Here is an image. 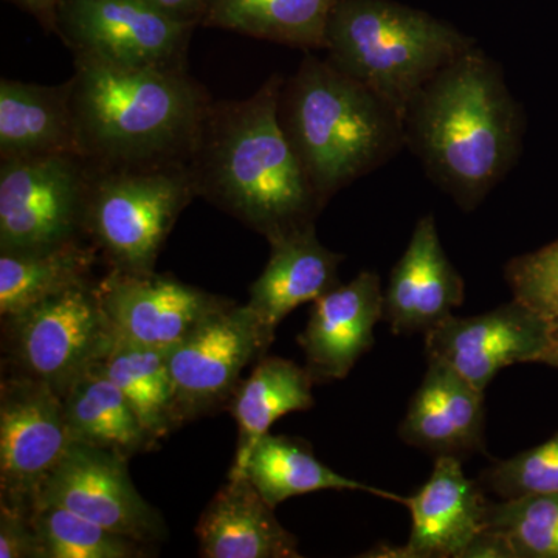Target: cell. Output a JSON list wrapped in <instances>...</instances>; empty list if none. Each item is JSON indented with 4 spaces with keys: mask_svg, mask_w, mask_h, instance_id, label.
<instances>
[{
    "mask_svg": "<svg viewBox=\"0 0 558 558\" xmlns=\"http://www.w3.org/2000/svg\"><path fill=\"white\" fill-rule=\"evenodd\" d=\"M284 76L271 75L244 100H213L186 161L204 197L267 242L311 226L319 201L278 119Z\"/></svg>",
    "mask_w": 558,
    "mask_h": 558,
    "instance_id": "6da1fadb",
    "label": "cell"
},
{
    "mask_svg": "<svg viewBox=\"0 0 558 558\" xmlns=\"http://www.w3.org/2000/svg\"><path fill=\"white\" fill-rule=\"evenodd\" d=\"M403 130L428 178L473 211L517 163L523 113L501 68L475 46L416 92Z\"/></svg>",
    "mask_w": 558,
    "mask_h": 558,
    "instance_id": "7a4b0ae2",
    "label": "cell"
},
{
    "mask_svg": "<svg viewBox=\"0 0 558 558\" xmlns=\"http://www.w3.org/2000/svg\"><path fill=\"white\" fill-rule=\"evenodd\" d=\"M70 106L81 156L94 167L186 163L209 102L189 69L73 57Z\"/></svg>",
    "mask_w": 558,
    "mask_h": 558,
    "instance_id": "3957f363",
    "label": "cell"
},
{
    "mask_svg": "<svg viewBox=\"0 0 558 558\" xmlns=\"http://www.w3.org/2000/svg\"><path fill=\"white\" fill-rule=\"evenodd\" d=\"M278 119L325 207L407 146L398 110L311 51L282 83Z\"/></svg>",
    "mask_w": 558,
    "mask_h": 558,
    "instance_id": "277c9868",
    "label": "cell"
},
{
    "mask_svg": "<svg viewBox=\"0 0 558 558\" xmlns=\"http://www.w3.org/2000/svg\"><path fill=\"white\" fill-rule=\"evenodd\" d=\"M476 40L392 0H339L326 27L330 64L365 84L400 116L416 92Z\"/></svg>",
    "mask_w": 558,
    "mask_h": 558,
    "instance_id": "5b68a950",
    "label": "cell"
},
{
    "mask_svg": "<svg viewBox=\"0 0 558 558\" xmlns=\"http://www.w3.org/2000/svg\"><path fill=\"white\" fill-rule=\"evenodd\" d=\"M186 163L100 168L90 165L84 231L109 271L148 275L183 209L196 199Z\"/></svg>",
    "mask_w": 558,
    "mask_h": 558,
    "instance_id": "8992f818",
    "label": "cell"
},
{
    "mask_svg": "<svg viewBox=\"0 0 558 558\" xmlns=\"http://www.w3.org/2000/svg\"><path fill=\"white\" fill-rule=\"evenodd\" d=\"M7 352L20 374L49 384L60 396L109 357L117 344L98 282H80L3 317Z\"/></svg>",
    "mask_w": 558,
    "mask_h": 558,
    "instance_id": "52a82bcc",
    "label": "cell"
},
{
    "mask_svg": "<svg viewBox=\"0 0 558 558\" xmlns=\"http://www.w3.org/2000/svg\"><path fill=\"white\" fill-rule=\"evenodd\" d=\"M90 163L81 154L0 159V253L87 241Z\"/></svg>",
    "mask_w": 558,
    "mask_h": 558,
    "instance_id": "ba28073f",
    "label": "cell"
},
{
    "mask_svg": "<svg viewBox=\"0 0 558 558\" xmlns=\"http://www.w3.org/2000/svg\"><path fill=\"white\" fill-rule=\"evenodd\" d=\"M196 28L137 0H58L54 35L73 57L134 68L189 69Z\"/></svg>",
    "mask_w": 558,
    "mask_h": 558,
    "instance_id": "9c48e42d",
    "label": "cell"
},
{
    "mask_svg": "<svg viewBox=\"0 0 558 558\" xmlns=\"http://www.w3.org/2000/svg\"><path fill=\"white\" fill-rule=\"evenodd\" d=\"M267 332L248 304L213 315L168 352L180 427L230 402L242 371L269 351Z\"/></svg>",
    "mask_w": 558,
    "mask_h": 558,
    "instance_id": "30bf717a",
    "label": "cell"
},
{
    "mask_svg": "<svg viewBox=\"0 0 558 558\" xmlns=\"http://www.w3.org/2000/svg\"><path fill=\"white\" fill-rule=\"evenodd\" d=\"M64 400L25 374L0 385V501L35 509L40 487L70 447Z\"/></svg>",
    "mask_w": 558,
    "mask_h": 558,
    "instance_id": "8fae6325",
    "label": "cell"
},
{
    "mask_svg": "<svg viewBox=\"0 0 558 558\" xmlns=\"http://www.w3.org/2000/svg\"><path fill=\"white\" fill-rule=\"evenodd\" d=\"M130 461L110 450L70 444L40 487L35 506H60L145 545L161 542L167 526L134 486Z\"/></svg>",
    "mask_w": 558,
    "mask_h": 558,
    "instance_id": "7c38bea8",
    "label": "cell"
},
{
    "mask_svg": "<svg viewBox=\"0 0 558 558\" xmlns=\"http://www.w3.org/2000/svg\"><path fill=\"white\" fill-rule=\"evenodd\" d=\"M553 341L549 323L512 300L486 314L451 315L425 333V354L484 392L499 371L517 363H542Z\"/></svg>",
    "mask_w": 558,
    "mask_h": 558,
    "instance_id": "4fadbf2b",
    "label": "cell"
},
{
    "mask_svg": "<svg viewBox=\"0 0 558 558\" xmlns=\"http://www.w3.org/2000/svg\"><path fill=\"white\" fill-rule=\"evenodd\" d=\"M102 306L119 343L170 352L234 301L168 274L109 271L98 281Z\"/></svg>",
    "mask_w": 558,
    "mask_h": 558,
    "instance_id": "5bb4252c",
    "label": "cell"
},
{
    "mask_svg": "<svg viewBox=\"0 0 558 558\" xmlns=\"http://www.w3.org/2000/svg\"><path fill=\"white\" fill-rule=\"evenodd\" d=\"M487 505L483 487L465 476L462 461L436 458L427 483L416 495L403 499L411 513L407 546H380L363 557L462 558L486 527Z\"/></svg>",
    "mask_w": 558,
    "mask_h": 558,
    "instance_id": "9a60e30c",
    "label": "cell"
},
{
    "mask_svg": "<svg viewBox=\"0 0 558 558\" xmlns=\"http://www.w3.org/2000/svg\"><path fill=\"white\" fill-rule=\"evenodd\" d=\"M464 296V279L442 247L435 216L425 215L389 275L384 319L396 336H425L451 317Z\"/></svg>",
    "mask_w": 558,
    "mask_h": 558,
    "instance_id": "2e32d148",
    "label": "cell"
},
{
    "mask_svg": "<svg viewBox=\"0 0 558 558\" xmlns=\"http://www.w3.org/2000/svg\"><path fill=\"white\" fill-rule=\"evenodd\" d=\"M384 319V290L376 271L363 270L348 284L312 303L299 343L306 369L317 381L343 380L373 348L374 328Z\"/></svg>",
    "mask_w": 558,
    "mask_h": 558,
    "instance_id": "e0dca14e",
    "label": "cell"
},
{
    "mask_svg": "<svg viewBox=\"0 0 558 558\" xmlns=\"http://www.w3.org/2000/svg\"><path fill=\"white\" fill-rule=\"evenodd\" d=\"M484 392L446 363L428 360L424 379L399 427L403 442L459 461L483 450Z\"/></svg>",
    "mask_w": 558,
    "mask_h": 558,
    "instance_id": "ac0fdd59",
    "label": "cell"
},
{
    "mask_svg": "<svg viewBox=\"0 0 558 558\" xmlns=\"http://www.w3.org/2000/svg\"><path fill=\"white\" fill-rule=\"evenodd\" d=\"M263 274L250 286L248 306L275 337L279 323L301 304L314 303L337 288L344 256L326 248L315 223L270 241Z\"/></svg>",
    "mask_w": 558,
    "mask_h": 558,
    "instance_id": "d6986e66",
    "label": "cell"
},
{
    "mask_svg": "<svg viewBox=\"0 0 558 558\" xmlns=\"http://www.w3.org/2000/svg\"><path fill=\"white\" fill-rule=\"evenodd\" d=\"M274 510L247 476H229L197 521L201 557L300 558L299 539Z\"/></svg>",
    "mask_w": 558,
    "mask_h": 558,
    "instance_id": "ffe728a7",
    "label": "cell"
},
{
    "mask_svg": "<svg viewBox=\"0 0 558 558\" xmlns=\"http://www.w3.org/2000/svg\"><path fill=\"white\" fill-rule=\"evenodd\" d=\"M81 154L70 80L58 86L0 80V159Z\"/></svg>",
    "mask_w": 558,
    "mask_h": 558,
    "instance_id": "44dd1931",
    "label": "cell"
},
{
    "mask_svg": "<svg viewBox=\"0 0 558 558\" xmlns=\"http://www.w3.org/2000/svg\"><path fill=\"white\" fill-rule=\"evenodd\" d=\"M310 371L295 362L264 355L248 379L241 380L229 402L238 424V449L229 476H241L250 451L279 417L314 407Z\"/></svg>",
    "mask_w": 558,
    "mask_h": 558,
    "instance_id": "7402d4cb",
    "label": "cell"
},
{
    "mask_svg": "<svg viewBox=\"0 0 558 558\" xmlns=\"http://www.w3.org/2000/svg\"><path fill=\"white\" fill-rule=\"evenodd\" d=\"M242 475L271 508L286 499L322 490L365 492L403 505V497L333 472L315 458L310 442L284 435H264L250 451Z\"/></svg>",
    "mask_w": 558,
    "mask_h": 558,
    "instance_id": "603a6c76",
    "label": "cell"
},
{
    "mask_svg": "<svg viewBox=\"0 0 558 558\" xmlns=\"http://www.w3.org/2000/svg\"><path fill=\"white\" fill-rule=\"evenodd\" d=\"M62 400L70 442L110 450L128 459L156 449V440L100 365L76 380Z\"/></svg>",
    "mask_w": 558,
    "mask_h": 558,
    "instance_id": "cb8c5ba5",
    "label": "cell"
},
{
    "mask_svg": "<svg viewBox=\"0 0 558 558\" xmlns=\"http://www.w3.org/2000/svg\"><path fill=\"white\" fill-rule=\"evenodd\" d=\"M339 0H207L202 27L240 33L295 49L325 50Z\"/></svg>",
    "mask_w": 558,
    "mask_h": 558,
    "instance_id": "d4e9b609",
    "label": "cell"
},
{
    "mask_svg": "<svg viewBox=\"0 0 558 558\" xmlns=\"http://www.w3.org/2000/svg\"><path fill=\"white\" fill-rule=\"evenodd\" d=\"M98 250L89 241L33 253H0V315L17 314L92 279Z\"/></svg>",
    "mask_w": 558,
    "mask_h": 558,
    "instance_id": "484cf974",
    "label": "cell"
},
{
    "mask_svg": "<svg viewBox=\"0 0 558 558\" xmlns=\"http://www.w3.org/2000/svg\"><path fill=\"white\" fill-rule=\"evenodd\" d=\"M100 368L123 392L143 428L157 444L180 428L167 351L117 341Z\"/></svg>",
    "mask_w": 558,
    "mask_h": 558,
    "instance_id": "4316f807",
    "label": "cell"
},
{
    "mask_svg": "<svg viewBox=\"0 0 558 558\" xmlns=\"http://www.w3.org/2000/svg\"><path fill=\"white\" fill-rule=\"evenodd\" d=\"M40 558H140L145 543L126 537L84 519L60 506L38 505L33 509Z\"/></svg>",
    "mask_w": 558,
    "mask_h": 558,
    "instance_id": "83f0119b",
    "label": "cell"
},
{
    "mask_svg": "<svg viewBox=\"0 0 558 558\" xmlns=\"http://www.w3.org/2000/svg\"><path fill=\"white\" fill-rule=\"evenodd\" d=\"M486 527L506 535L515 558H558V492L488 501Z\"/></svg>",
    "mask_w": 558,
    "mask_h": 558,
    "instance_id": "f1b7e54d",
    "label": "cell"
},
{
    "mask_svg": "<svg viewBox=\"0 0 558 558\" xmlns=\"http://www.w3.org/2000/svg\"><path fill=\"white\" fill-rule=\"evenodd\" d=\"M481 484L501 499L558 492V433L534 449L495 462Z\"/></svg>",
    "mask_w": 558,
    "mask_h": 558,
    "instance_id": "f546056e",
    "label": "cell"
},
{
    "mask_svg": "<svg viewBox=\"0 0 558 558\" xmlns=\"http://www.w3.org/2000/svg\"><path fill=\"white\" fill-rule=\"evenodd\" d=\"M505 278L513 300L526 304L558 332V241L510 259Z\"/></svg>",
    "mask_w": 558,
    "mask_h": 558,
    "instance_id": "4dcf8cb0",
    "label": "cell"
},
{
    "mask_svg": "<svg viewBox=\"0 0 558 558\" xmlns=\"http://www.w3.org/2000/svg\"><path fill=\"white\" fill-rule=\"evenodd\" d=\"M0 558H40L32 509L0 501Z\"/></svg>",
    "mask_w": 558,
    "mask_h": 558,
    "instance_id": "1f68e13d",
    "label": "cell"
},
{
    "mask_svg": "<svg viewBox=\"0 0 558 558\" xmlns=\"http://www.w3.org/2000/svg\"><path fill=\"white\" fill-rule=\"evenodd\" d=\"M462 558H515L512 546L497 529L484 527L473 538Z\"/></svg>",
    "mask_w": 558,
    "mask_h": 558,
    "instance_id": "d6a6232c",
    "label": "cell"
},
{
    "mask_svg": "<svg viewBox=\"0 0 558 558\" xmlns=\"http://www.w3.org/2000/svg\"><path fill=\"white\" fill-rule=\"evenodd\" d=\"M137 2L145 3L172 20L190 22L197 27L201 25L205 7H207V0H137Z\"/></svg>",
    "mask_w": 558,
    "mask_h": 558,
    "instance_id": "836d02e7",
    "label": "cell"
},
{
    "mask_svg": "<svg viewBox=\"0 0 558 558\" xmlns=\"http://www.w3.org/2000/svg\"><path fill=\"white\" fill-rule=\"evenodd\" d=\"M9 2L35 17L47 33L57 31L58 0H9Z\"/></svg>",
    "mask_w": 558,
    "mask_h": 558,
    "instance_id": "e575fe53",
    "label": "cell"
},
{
    "mask_svg": "<svg viewBox=\"0 0 558 558\" xmlns=\"http://www.w3.org/2000/svg\"><path fill=\"white\" fill-rule=\"evenodd\" d=\"M542 363L545 365L553 366V368H558V332L554 333V341L550 344L549 351L546 352L545 357H543Z\"/></svg>",
    "mask_w": 558,
    "mask_h": 558,
    "instance_id": "d590c367",
    "label": "cell"
}]
</instances>
